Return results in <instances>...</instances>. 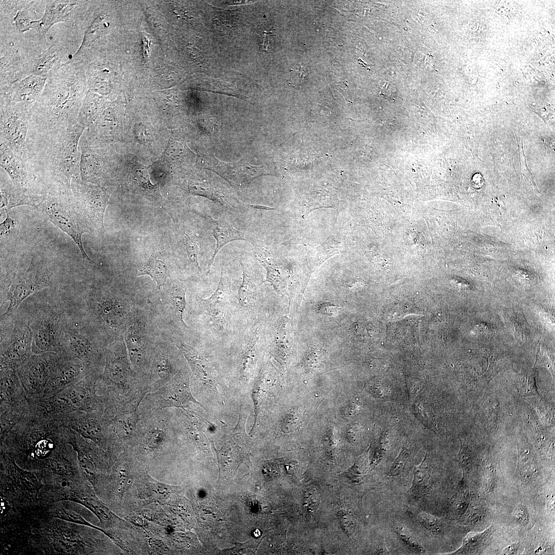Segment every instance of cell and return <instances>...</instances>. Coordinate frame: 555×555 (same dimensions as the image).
Listing matches in <instances>:
<instances>
[{"label": "cell", "instance_id": "cell-18", "mask_svg": "<svg viewBox=\"0 0 555 555\" xmlns=\"http://www.w3.org/2000/svg\"><path fill=\"white\" fill-rule=\"evenodd\" d=\"M46 78L31 75L1 91V102L22 104L30 109L41 96Z\"/></svg>", "mask_w": 555, "mask_h": 555}, {"label": "cell", "instance_id": "cell-15", "mask_svg": "<svg viewBox=\"0 0 555 555\" xmlns=\"http://www.w3.org/2000/svg\"><path fill=\"white\" fill-rule=\"evenodd\" d=\"M96 412L75 411L59 415L58 417L64 426L84 438L103 445L106 439L105 430H107L103 427L105 420L101 419Z\"/></svg>", "mask_w": 555, "mask_h": 555}, {"label": "cell", "instance_id": "cell-20", "mask_svg": "<svg viewBox=\"0 0 555 555\" xmlns=\"http://www.w3.org/2000/svg\"><path fill=\"white\" fill-rule=\"evenodd\" d=\"M231 293L230 280L221 265L220 278L216 289L209 298H199L202 308L220 328L225 325Z\"/></svg>", "mask_w": 555, "mask_h": 555}, {"label": "cell", "instance_id": "cell-47", "mask_svg": "<svg viewBox=\"0 0 555 555\" xmlns=\"http://www.w3.org/2000/svg\"><path fill=\"white\" fill-rule=\"evenodd\" d=\"M137 134L139 139L143 142L150 141L153 138L150 128L144 125L139 126L137 128Z\"/></svg>", "mask_w": 555, "mask_h": 555}, {"label": "cell", "instance_id": "cell-43", "mask_svg": "<svg viewBox=\"0 0 555 555\" xmlns=\"http://www.w3.org/2000/svg\"><path fill=\"white\" fill-rule=\"evenodd\" d=\"M16 25L21 31H25L33 28V21L28 18L24 12L18 11L14 17Z\"/></svg>", "mask_w": 555, "mask_h": 555}, {"label": "cell", "instance_id": "cell-14", "mask_svg": "<svg viewBox=\"0 0 555 555\" xmlns=\"http://www.w3.org/2000/svg\"><path fill=\"white\" fill-rule=\"evenodd\" d=\"M42 398L52 397L89 375H93L80 361L62 352Z\"/></svg>", "mask_w": 555, "mask_h": 555}, {"label": "cell", "instance_id": "cell-38", "mask_svg": "<svg viewBox=\"0 0 555 555\" xmlns=\"http://www.w3.org/2000/svg\"><path fill=\"white\" fill-rule=\"evenodd\" d=\"M417 520L423 528L430 532L437 533L441 530V521L429 513L420 512L417 515Z\"/></svg>", "mask_w": 555, "mask_h": 555}, {"label": "cell", "instance_id": "cell-9", "mask_svg": "<svg viewBox=\"0 0 555 555\" xmlns=\"http://www.w3.org/2000/svg\"><path fill=\"white\" fill-rule=\"evenodd\" d=\"M70 189L75 203L87 222L98 232L104 233V216L110 192L83 181L80 176L72 178Z\"/></svg>", "mask_w": 555, "mask_h": 555}, {"label": "cell", "instance_id": "cell-24", "mask_svg": "<svg viewBox=\"0 0 555 555\" xmlns=\"http://www.w3.org/2000/svg\"><path fill=\"white\" fill-rule=\"evenodd\" d=\"M76 5V2L72 1H48L43 17L34 21L35 29L46 34L55 23L67 20Z\"/></svg>", "mask_w": 555, "mask_h": 555}, {"label": "cell", "instance_id": "cell-40", "mask_svg": "<svg viewBox=\"0 0 555 555\" xmlns=\"http://www.w3.org/2000/svg\"><path fill=\"white\" fill-rule=\"evenodd\" d=\"M410 456V453L409 450L403 447L393 462L388 471V475L390 477H396L402 474L406 467Z\"/></svg>", "mask_w": 555, "mask_h": 555}, {"label": "cell", "instance_id": "cell-31", "mask_svg": "<svg viewBox=\"0 0 555 555\" xmlns=\"http://www.w3.org/2000/svg\"><path fill=\"white\" fill-rule=\"evenodd\" d=\"M256 259L264 267L267 272L266 279L261 284L269 282L278 293L283 294L285 292L287 289V282L280 270L262 255L257 253Z\"/></svg>", "mask_w": 555, "mask_h": 555}, {"label": "cell", "instance_id": "cell-35", "mask_svg": "<svg viewBox=\"0 0 555 555\" xmlns=\"http://www.w3.org/2000/svg\"><path fill=\"white\" fill-rule=\"evenodd\" d=\"M396 534L404 546L413 554L426 553L424 548L404 526L398 527L396 529Z\"/></svg>", "mask_w": 555, "mask_h": 555}, {"label": "cell", "instance_id": "cell-10", "mask_svg": "<svg viewBox=\"0 0 555 555\" xmlns=\"http://www.w3.org/2000/svg\"><path fill=\"white\" fill-rule=\"evenodd\" d=\"M62 351L33 355L17 372L28 399L42 398Z\"/></svg>", "mask_w": 555, "mask_h": 555}, {"label": "cell", "instance_id": "cell-19", "mask_svg": "<svg viewBox=\"0 0 555 555\" xmlns=\"http://www.w3.org/2000/svg\"><path fill=\"white\" fill-rule=\"evenodd\" d=\"M0 165L16 187L29 193L38 194L33 190L36 184L34 175L27 165L3 143H0Z\"/></svg>", "mask_w": 555, "mask_h": 555}, {"label": "cell", "instance_id": "cell-36", "mask_svg": "<svg viewBox=\"0 0 555 555\" xmlns=\"http://www.w3.org/2000/svg\"><path fill=\"white\" fill-rule=\"evenodd\" d=\"M184 246L189 260L197 271L200 272L201 269L198 262L200 243L197 236L193 232L189 231L186 233Z\"/></svg>", "mask_w": 555, "mask_h": 555}, {"label": "cell", "instance_id": "cell-26", "mask_svg": "<svg viewBox=\"0 0 555 555\" xmlns=\"http://www.w3.org/2000/svg\"><path fill=\"white\" fill-rule=\"evenodd\" d=\"M258 339L256 330L248 340L240 358L239 374L245 382L251 380L255 375L258 359Z\"/></svg>", "mask_w": 555, "mask_h": 555}, {"label": "cell", "instance_id": "cell-7", "mask_svg": "<svg viewBox=\"0 0 555 555\" xmlns=\"http://www.w3.org/2000/svg\"><path fill=\"white\" fill-rule=\"evenodd\" d=\"M53 284V275L48 267L41 262L32 261L26 270L12 277L5 293L8 305L1 317L15 314L28 297L44 288L51 287Z\"/></svg>", "mask_w": 555, "mask_h": 555}, {"label": "cell", "instance_id": "cell-22", "mask_svg": "<svg viewBox=\"0 0 555 555\" xmlns=\"http://www.w3.org/2000/svg\"><path fill=\"white\" fill-rule=\"evenodd\" d=\"M212 231V235L216 240V247L214 253L208 265V272H209L215 258L219 250L226 244L237 240H243L254 244L253 239L244 232L236 230L227 222L215 219L212 217L209 218Z\"/></svg>", "mask_w": 555, "mask_h": 555}, {"label": "cell", "instance_id": "cell-37", "mask_svg": "<svg viewBox=\"0 0 555 555\" xmlns=\"http://www.w3.org/2000/svg\"><path fill=\"white\" fill-rule=\"evenodd\" d=\"M470 494L467 485L462 479L454 501V509L458 515H463L467 511L469 504Z\"/></svg>", "mask_w": 555, "mask_h": 555}, {"label": "cell", "instance_id": "cell-12", "mask_svg": "<svg viewBox=\"0 0 555 555\" xmlns=\"http://www.w3.org/2000/svg\"><path fill=\"white\" fill-rule=\"evenodd\" d=\"M205 159L206 168L220 176L233 186H246L262 176L270 174L265 166L253 165L244 159L234 162L223 161L214 156Z\"/></svg>", "mask_w": 555, "mask_h": 555}, {"label": "cell", "instance_id": "cell-27", "mask_svg": "<svg viewBox=\"0 0 555 555\" xmlns=\"http://www.w3.org/2000/svg\"><path fill=\"white\" fill-rule=\"evenodd\" d=\"M167 300L171 309L179 323L188 327L183 320V314L186 308V294L187 287L179 281H173L165 289Z\"/></svg>", "mask_w": 555, "mask_h": 555}, {"label": "cell", "instance_id": "cell-46", "mask_svg": "<svg viewBox=\"0 0 555 555\" xmlns=\"http://www.w3.org/2000/svg\"><path fill=\"white\" fill-rule=\"evenodd\" d=\"M514 515L516 521L522 525H526L529 522L528 512L523 505H520L516 507Z\"/></svg>", "mask_w": 555, "mask_h": 555}, {"label": "cell", "instance_id": "cell-4", "mask_svg": "<svg viewBox=\"0 0 555 555\" xmlns=\"http://www.w3.org/2000/svg\"><path fill=\"white\" fill-rule=\"evenodd\" d=\"M35 208L44 213L53 224L73 240L84 261L94 263L85 252L82 241V235L88 232L90 229L71 194H44L42 201Z\"/></svg>", "mask_w": 555, "mask_h": 555}, {"label": "cell", "instance_id": "cell-48", "mask_svg": "<svg viewBox=\"0 0 555 555\" xmlns=\"http://www.w3.org/2000/svg\"><path fill=\"white\" fill-rule=\"evenodd\" d=\"M516 547L513 545L507 547L504 551L505 554H513L516 552Z\"/></svg>", "mask_w": 555, "mask_h": 555}, {"label": "cell", "instance_id": "cell-5", "mask_svg": "<svg viewBox=\"0 0 555 555\" xmlns=\"http://www.w3.org/2000/svg\"><path fill=\"white\" fill-rule=\"evenodd\" d=\"M1 369H17L34 355L33 333L27 317H1Z\"/></svg>", "mask_w": 555, "mask_h": 555}, {"label": "cell", "instance_id": "cell-13", "mask_svg": "<svg viewBox=\"0 0 555 555\" xmlns=\"http://www.w3.org/2000/svg\"><path fill=\"white\" fill-rule=\"evenodd\" d=\"M0 414L5 412L25 417L28 399L17 371L1 369Z\"/></svg>", "mask_w": 555, "mask_h": 555}, {"label": "cell", "instance_id": "cell-34", "mask_svg": "<svg viewBox=\"0 0 555 555\" xmlns=\"http://www.w3.org/2000/svg\"><path fill=\"white\" fill-rule=\"evenodd\" d=\"M490 528L483 533L471 534L467 536L460 548L452 554H473L479 551L489 537Z\"/></svg>", "mask_w": 555, "mask_h": 555}, {"label": "cell", "instance_id": "cell-11", "mask_svg": "<svg viewBox=\"0 0 555 555\" xmlns=\"http://www.w3.org/2000/svg\"><path fill=\"white\" fill-rule=\"evenodd\" d=\"M247 414L240 412L238 422L229 439L219 450L214 448L220 474L225 478L234 476L242 462L248 458L245 425Z\"/></svg>", "mask_w": 555, "mask_h": 555}, {"label": "cell", "instance_id": "cell-33", "mask_svg": "<svg viewBox=\"0 0 555 555\" xmlns=\"http://www.w3.org/2000/svg\"><path fill=\"white\" fill-rule=\"evenodd\" d=\"M282 321L278 328L276 336L270 347V353L280 362L284 363L289 351V343L287 333V322Z\"/></svg>", "mask_w": 555, "mask_h": 555}, {"label": "cell", "instance_id": "cell-17", "mask_svg": "<svg viewBox=\"0 0 555 555\" xmlns=\"http://www.w3.org/2000/svg\"><path fill=\"white\" fill-rule=\"evenodd\" d=\"M157 403L161 408H184L194 403L203 408L193 396L189 386V378L178 372L165 386L155 394Z\"/></svg>", "mask_w": 555, "mask_h": 555}, {"label": "cell", "instance_id": "cell-45", "mask_svg": "<svg viewBox=\"0 0 555 555\" xmlns=\"http://www.w3.org/2000/svg\"><path fill=\"white\" fill-rule=\"evenodd\" d=\"M164 438V433L160 430H155L150 433L147 441L150 448H158L163 442Z\"/></svg>", "mask_w": 555, "mask_h": 555}, {"label": "cell", "instance_id": "cell-30", "mask_svg": "<svg viewBox=\"0 0 555 555\" xmlns=\"http://www.w3.org/2000/svg\"><path fill=\"white\" fill-rule=\"evenodd\" d=\"M342 248V238L330 237L311 252L308 257L309 263L313 267L318 266L329 257L341 253Z\"/></svg>", "mask_w": 555, "mask_h": 555}, {"label": "cell", "instance_id": "cell-3", "mask_svg": "<svg viewBox=\"0 0 555 555\" xmlns=\"http://www.w3.org/2000/svg\"><path fill=\"white\" fill-rule=\"evenodd\" d=\"M86 128L77 122L62 133L46 137H27L26 165L45 194H70L73 177L80 176V138Z\"/></svg>", "mask_w": 555, "mask_h": 555}, {"label": "cell", "instance_id": "cell-16", "mask_svg": "<svg viewBox=\"0 0 555 555\" xmlns=\"http://www.w3.org/2000/svg\"><path fill=\"white\" fill-rule=\"evenodd\" d=\"M61 351L82 362L93 374L94 365L98 358V351L87 334L82 329L67 327Z\"/></svg>", "mask_w": 555, "mask_h": 555}, {"label": "cell", "instance_id": "cell-25", "mask_svg": "<svg viewBox=\"0 0 555 555\" xmlns=\"http://www.w3.org/2000/svg\"><path fill=\"white\" fill-rule=\"evenodd\" d=\"M61 58L60 47L52 46L32 62L30 72L42 77L51 76L59 69Z\"/></svg>", "mask_w": 555, "mask_h": 555}, {"label": "cell", "instance_id": "cell-1", "mask_svg": "<svg viewBox=\"0 0 555 555\" xmlns=\"http://www.w3.org/2000/svg\"><path fill=\"white\" fill-rule=\"evenodd\" d=\"M69 433L58 419L29 410L1 440V451L23 466L60 469L77 457Z\"/></svg>", "mask_w": 555, "mask_h": 555}, {"label": "cell", "instance_id": "cell-28", "mask_svg": "<svg viewBox=\"0 0 555 555\" xmlns=\"http://www.w3.org/2000/svg\"><path fill=\"white\" fill-rule=\"evenodd\" d=\"M413 474L412 485L408 491L412 497L417 499L427 492L431 476V469L427 460V454L421 464L414 467Z\"/></svg>", "mask_w": 555, "mask_h": 555}, {"label": "cell", "instance_id": "cell-44", "mask_svg": "<svg viewBox=\"0 0 555 555\" xmlns=\"http://www.w3.org/2000/svg\"><path fill=\"white\" fill-rule=\"evenodd\" d=\"M458 462L462 468L464 473H467L471 469V460L468 454L467 448L464 443H461L458 455Z\"/></svg>", "mask_w": 555, "mask_h": 555}, {"label": "cell", "instance_id": "cell-23", "mask_svg": "<svg viewBox=\"0 0 555 555\" xmlns=\"http://www.w3.org/2000/svg\"><path fill=\"white\" fill-rule=\"evenodd\" d=\"M43 194L27 192L16 187L11 183L1 184V208L11 209L19 206L28 205L35 207L42 200Z\"/></svg>", "mask_w": 555, "mask_h": 555}, {"label": "cell", "instance_id": "cell-29", "mask_svg": "<svg viewBox=\"0 0 555 555\" xmlns=\"http://www.w3.org/2000/svg\"><path fill=\"white\" fill-rule=\"evenodd\" d=\"M150 275L157 284L156 289L163 287L168 276L166 263L158 255H152L146 263L138 270L137 275Z\"/></svg>", "mask_w": 555, "mask_h": 555}, {"label": "cell", "instance_id": "cell-2", "mask_svg": "<svg viewBox=\"0 0 555 555\" xmlns=\"http://www.w3.org/2000/svg\"><path fill=\"white\" fill-rule=\"evenodd\" d=\"M52 76L30 110L27 137L56 135L78 122L86 96L81 68L67 64Z\"/></svg>", "mask_w": 555, "mask_h": 555}, {"label": "cell", "instance_id": "cell-39", "mask_svg": "<svg viewBox=\"0 0 555 555\" xmlns=\"http://www.w3.org/2000/svg\"><path fill=\"white\" fill-rule=\"evenodd\" d=\"M116 417L113 422L114 430L119 436H125L128 434L134 428L135 418L134 415L125 417V415Z\"/></svg>", "mask_w": 555, "mask_h": 555}, {"label": "cell", "instance_id": "cell-41", "mask_svg": "<svg viewBox=\"0 0 555 555\" xmlns=\"http://www.w3.org/2000/svg\"><path fill=\"white\" fill-rule=\"evenodd\" d=\"M86 499L85 503L88 507L96 514L102 523H109L111 521L112 516L107 508L94 498H87Z\"/></svg>", "mask_w": 555, "mask_h": 555}, {"label": "cell", "instance_id": "cell-6", "mask_svg": "<svg viewBox=\"0 0 555 555\" xmlns=\"http://www.w3.org/2000/svg\"><path fill=\"white\" fill-rule=\"evenodd\" d=\"M33 333L34 355L62 351L65 331L68 326L63 311L50 305H36L27 317Z\"/></svg>", "mask_w": 555, "mask_h": 555}, {"label": "cell", "instance_id": "cell-42", "mask_svg": "<svg viewBox=\"0 0 555 555\" xmlns=\"http://www.w3.org/2000/svg\"><path fill=\"white\" fill-rule=\"evenodd\" d=\"M6 213L5 219L0 225L1 236L10 235L18 232L20 228L19 222L17 220L11 218L8 212V210H4Z\"/></svg>", "mask_w": 555, "mask_h": 555}, {"label": "cell", "instance_id": "cell-21", "mask_svg": "<svg viewBox=\"0 0 555 555\" xmlns=\"http://www.w3.org/2000/svg\"><path fill=\"white\" fill-rule=\"evenodd\" d=\"M176 345L185 357L193 374L213 389H216L218 376L213 365L187 344L178 342Z\"/></svg>", "mask_w": 555, "mask_h": 555}, {"label": "cell", "instance_id": "cell-32", "mask_svg": "<svg viewBox=\"0 0 555 555\" xmlns=\"http://www.w3.org/2000/svg\"><path fill=\"white\" fill-rule=\"evenodd\" d=\"M240 264L243 272V280L238 289L237 298L242 306L249 307L255 302L257 287L248 273L242 259Z\"/></svg>", "mask_w": 555, "mask_h": 555}, {"label": "cell", "instance_id": "cell-8", "mask_svg": "<svg viewBox=\"0 0 555 555\" xmlns=\"http://www.w3.org/2000/svg\"><path fill=\"white\" fill-rule=\"evenodd\" d=\"M30 110L20 104L1 102L0 143L6 145L26 164Z\"/></svg>", "mask_w": 555, "mask_h": 555}]
</instances>
